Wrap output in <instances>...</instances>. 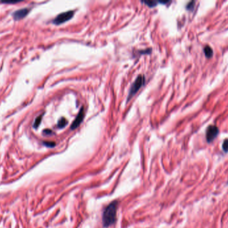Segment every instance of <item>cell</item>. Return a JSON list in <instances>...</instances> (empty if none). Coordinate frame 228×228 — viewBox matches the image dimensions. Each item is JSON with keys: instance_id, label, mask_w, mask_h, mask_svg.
<instances>
[{"instance_id": "5", "label": "cell", "mask_w": 228, "mask_h": 228, "mask_svg": "<svg viewBox=\"0 0 228 228\" xmlns=\"http://www.w3.org/2000/svg\"><path fill=\"white\" fill-rule=\"evenodd\" d=\"M29 9L28 7L22 8L17 10L12 13V16L15 20H20L24 18L29 12Z\"/></svg>"}, {"instance_id": "6", "label": "cell", "mask_w": 228, "mask_h": 228, "mask_svg": "<svg viewBox=\"0 0 228 228\" xmlns=\"http://www.w3.org/2000/svg\"><path fill=\"white\" fill-rule=\"evenodd\" d=\"M84 117H85L84 108H83V107H82V108L80 109L79 113L77 116V117L75 118V119L74 120V121L73 122L72 124H71V129L74 130V129H75L76 128L78 127L79 126V124H81V123L83 121Z\"/></svg>"}, {"instance_id": "13", "label": "cell", "mask_w": 228, "mask_h": 228, "mask_svg": "<svg viewBox=\"0 0 228 228\" xmlns=\"http://www.w3.org/2000/svg\"><path fill=\"white\" fill-rule=\"evenodd\" d=\"M44 144L46 145V146L47 147H54L55 146V143L54 142H45Z\"/></svg>"}, {"instance_id": "4", "label": "cell", "mask_w": 228, "mask_h": 228, "mask_svg": "<svg viewBox=\"0 0 228 228\" xmlns=\"http://www.w3.org/2000/svg\"><path fill=\"white\" fill-rule=\"evenodd\" d=\"M219 133H220V130L215 125H210L208 127L205 137H206V141L208 143H211L216 139V138L219 135Z\"/></svg>"}, {"instance_id": "8", "label": "cell", "mask_w": 228, "mask_h": 228, "mask_svg": "<svg viewBox=\"0 0 228 228\" xmlns=\"http://www.w3.org/2000/svg\"><path fill=\"white\" fill-rule=\"evenodd\" d=\"M67 124V120L65 118H62L59 121H58L57 123V127L59 128H64L65 125Z\"/></svg>"}, {"instance_id": "1", "label": "cell", "mask_w": 228, "mask_h": 228, "mask_svg": "<svg viewBox=\"0 0 228 228\" xmlns=\"http://www.w3.org/2000/svg\"><path fill=\"white\" fill-rule=\"evenodd\" d=\"M118 202L114 201L107 206L103 213V223L105 227L113 225L116 221Z\"/></svg>"}, {"instance_id": "3", "label": "cell", "mask_w": 228, "mask_h": 228, "mask_svg": "<svg viewBox=\"0 0 228 228\" xmlns=\"http://www.w3.org/2000/svg\"><path fill=\"white\" fill-rule=\"evenodd\" d=\"M75 12L73 10H70L66 12L61 13L60 14L58 15L56 18L53 20V23L56 25H60L64 23L65 21H68V20L72 18Z\"/></svg>"}, {"instance_id": "12", "label": "cell", "mask_w": 228, "mask_h": 228, "mask_svg": "<svg viewBox=\"0 0 228 228\" xmlns=\"http://www.w3.org/2000/svg\"><path fill=\"white\" fill-rule=\"evenodd\" d=\"M143 3H145L147 6H148L149 7H154L156 6L157 4V2L155 1H146V2H143Z\"/></svg>"}, {"instance_id": "9", "label": "cell", "mask_w": 228, "mask_h": 228, "mask_svg": "<svg viewBox=\"0 0 228 228\" xmlns=\"http://www.w3.org/2000/svg\"><path fill=\"white\" fill-rule=\"evenodd\" d=\"M42 115H40L39 116V117H37V119L35 120L34 121V127L37 128L39 126L40 123H41V121H42Z\"/></svg>"}, {"instance_id": "11", "label": "cell", "mask_w": 228, "mask_h": 228, "mask_svg": "<svg viewBox=\"0 0 228 228\" xmlns=\"http://www.w3.org/2000/svg\"><path fill=\"white\" fill-rule=\"evenodd\" d=\"M195 1L190 2L188 4H187V6H186L187 10H190V11L193 10L194 7H195Z\"/></svg>"}, {"instance_id": "2", "label": "cell", "mask_w": 228, "mask_h": 228, "mask_svg": "<svg viewBox=\"0 0 228 228\" xmlns=\"http://www.w3.org/2000/svg\"><path fill=\"white\" fill-rule=\"evenodd\" d=\"M145 84V77L144 76L140 75L138 76L137 78L136 79L135 81L132 84L130 90H129V92L127 97V100H129L136 95L137 92V91L140 90L141 87L143 86V85Z\"/></svg>"}, {"instance_id": "10", "label": "cell", "mask_w": 228, "mask_h": 228, "mask_svg": "<svg viewBox=\"0 0 228 228\" xmlns=\"http://www.w3.org/2000/svg\"><path fill=\"white\" fill-rule=\"evenodd\" d=\"M222 149L225 153H228V138H226V139H225L224 141H223L222 145Z\"/></svg>"}, {"instance_id": "7", "label": "cell", "mask_w": 228, "mask_h": 228, "mask_svg": "<svg viewBox=\"0 0 228 228\" xmlns=\"http://www.w3.org/2000/svg\"><path fill=\"white\" fill-rule=\"evenodd\" d=\"M203 51H204L205 56H206V58H211L213 56V51L212 50V48L209 46H205L203 49Z\"/></svg>"}, {"instance_id": "14", "label": "cell", "mask_w": 228, "mask_h": 228, "mask_svg": "<svg viewBox=\"0 0 228 228\" xmlns=\"http://www.w3.org/2000/svg\"><path fill=\"white\" fill-rule=\"evenodd\" d=\"M227 184L228 185V181H227Z\"/></svg>"}]
</instances>
